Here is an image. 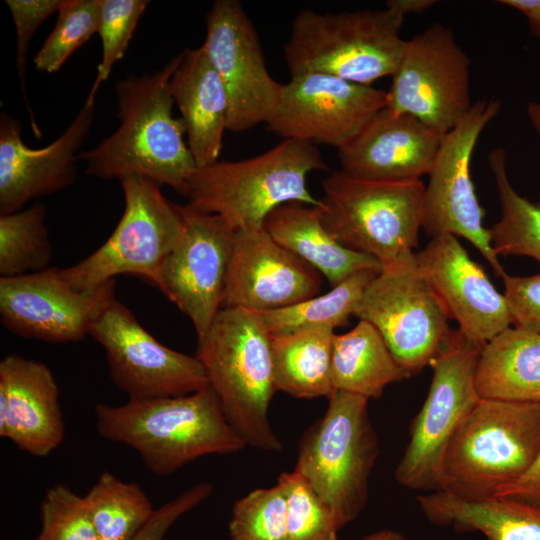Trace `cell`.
<instances>
[{
  "label": "cell",
  "instance_id": "obj_1",
  "mask_svg": "<svg viewBox=\"0 0 540 540\" xmlns=\"http://www.w3.org/2000/svg\"><path fill=\"white\" fill-rule=\"evenodd\" d=\"M182 52L152 74L130 75L116 84L119 127L94 149L80 153L86 173L102 179L130 175L168 185L184 195L196 164L183 120L173 115L170 79Z\"/></svg>",
  "mask_w": 540,
  "mask_h": 540
},
{
  "label": "cell",
  "instance_id": "obj_2",
  "mask_svg": "<svg viewBox=\"0 0 540 540\" xmlns=\"http://www.w3.org/2000/svg\"><path fill=\"white\" fill-rule=\"evenodd\" d=\"M98 434L135 450L156 475H169L211 454L247 444L229 423L210 385L191 394L95 406Z\"/></svg>",
  "mask_w": 540,
  "mask_h": 540
},
{
  "label": "cell",
  "instance_id": "obj_3",
  "mask_svg": "<svg viewBox=\"0 0 540 540\" xmlns=\"http://www.w3.org/2000/svg\"><path fill=\"white\" fill-rule=\"evenodd\" d=\"M315 170H327L316 145L284 139L252 158L196 167L184 196L190 207L220 216L234 231L261 229L268 214L285 203L322 206L306 185Z\"/></svg>",
  "mask_w": 540,
  "mask_h": 540
},
{
  "label": "cell",
  "instance_id": "obj_4",
  "mask_svg": "<svg viewBox=\"0 0 540 540\" xmlns=\"http://www.w3.org/2000/svg\"><path fill=\"white\" fill-rule=\"evenodd\" d=\"M195 356L245 443L269 452L282 450L268 416L276 392L271 336L258 313L222 307L209 330L197 338Z\"/></svg>",
  "mask_w": 540,
  "mask_h": 540
},
{
  "label": "cell",
  "instance_id": "obj_5",
  "mask_svg": "<svg viewBox=\"0 0 540 540\" xmlns=\"http://www.w3.org/2000/svg\"><path fill=\"white\" fill-rule=\"evenodd\" d=\"M540 452V402L480 398L452 438L439 489L464 499L496 497Z\"/></svg>",
  "mask_w": 540,
  "mask_h": 540
},
{
  "label": "cell",
  "instance_id": "obj_6",
  "mask_svg": "<svg viewBox=\"0 0 540 540\" xmlns=\"http://www.w3.org/2000/svg\"><path fill=\"white\" fill-rule=\"evenodd\" d=\"M404 18L387 8L337 13L301 10L284 46L291 76L322 73L366 86L392 76L406 44L400 36Z\"/></svg>",
  "mask_w": 540,
  "mask_h": 540
},
{
  "label": "cell",
  "instance_id": "obj_7",
  "mask_svg": "<svg viewBox=\"0 0 540 540\" xmlns=\"http://www.w3.org/2000/svg\"><path fill=\"white\" fill-rule=\"evenodd\" d=\"M368 399L333 390L324 415L302 435L294 471L326 504L341 529L365 508L379 444Z\"/></svg>",
  "mask_w": 540,
  "mask_h": 540
},
{
  "label": "cell",
  "instance_id": "obj_8",
  "mask_svg": "<svg viewBox=\"0 0 540 540\" xmlns=\"http://www.w3.org/2000/svg\"><path fill=\"white\" fill-rule=\"evenodd\" d=\"M321 218L343 246L383 266L414 253L423 221L425 185L356 178L342 170L322 180Z\"/></svg>",
  "mask_w": 540,
  "mask_h": 540
},
{
  "label": "cell",
  "instance_id": "obj_9",
  "mask_svg": "<svg viewBox=\"0 0 540 540\" xmlns=\"http://www.w3.org/2000/svg\"><path fill=\"white\" fill-rule=\"evenodd\" d=\"M120 182L124 211L113 233L88 257L61 269L76 290H93L120 274L155 284L159 268L182 234L181 205L169 201L159 184L137 175Z\"/></svg>",
  "mask_w": 540,
  "mask_h": 540
},
{
  "label": "cell",
  "instance_id": "obj_10",
  "mask_svg": "<svg viewBox=\"0 0 540 540\" xmlns=\"http://www.w3.org/2000/svg\"><path fill=\"white\" fill-rule=\"evenodd\" d=\"M355 316L379 331L411 375L431 366L454 331L450 314L420 273L414 253L382 267L365 289Z\"/></svg>",
  "mask_w": 540,
  "mask_h": 540
},
{
  "label": "cell",
  "instance_id": "obj_11",
  "mask_svg": "<svg viewBox=\"0 0 540 540\" xmlns=\"http://www.w3.org/2000/svg\"><path fill=\"white\" fill-rule=\"evenodd\" d=\"M481 349L456 329L431 364L433 376L427 397L411 423L409 442L395 469L396 481L405 488L439 489L445 452L480 400L476 369Z\"/></svg>",
  "mask_w": 540,
  "mask_h": 540
},
{
  "label": "cell",
  "instance_id": "obj_12",
  "mask_svg": "<svg viewBox=\"0 0 540 540\" xmlns=\"http://www.w3.org/2000/svg\"><path fill=\"white\" fill-rule=\"evenodd\" d=\"M500 109L496 98L478 99L443 135L425 185L422 228L431 238L450 234L467 239L502 278L506 272L492 249L489 229L483 225L484 210L470 172L479 136Z\"/></svg>",
  "mask_w": 540,
  "mask_h": 540
},
{
  "label": "cell",
  "instance_id": "obj_13",
  "mask_svg": "<svg viewBox=\"0 0 540 540\" xmlns=\"http://www.w3.org/2000/svg\"><path fill=\"white\" fill-rule=\"evenodd\" d=\"M470 64L451 28L433 23L406 41L387 107L446 134L473 104Z\"/></svg>",
  "mask_w": 540,
  "mask_h": 540
},
{
  "label": "cell",
  "instance_id": "obj_14",
  "mask_svg": "<svg viewBox=\"0 0 540 540\" xmlns=\"http://www.w3.org/2000/svg\"><path fill=\"white\" fill-rule=\"evenodd\" d=\"M201 46L226 90L227 130L239 133L267 124L280 102L283 83L267 71L257 31L240 1L213 3Z\"/></svg>",
  "mask_w": 540,
  "mask_h": 540
},
{
  "label": "cell",
  "instance_id": "obj_15",
  "mask_svg": "<svg viewBox=\"0 0 540 540\" xmlns=\"http://www.w3.org/2000/svg\"><path fill=\"white\" fill-rule=\"evenodd\" d=\"M89 335L103 347L110 377L129 400L182 396L209 385L196 356L161 344L117 299Z\"/></svg>",
  "mask_w": 540,
  "mask_h": 540
},
{
  "label": "cell",
  "instance_id": "obj_16",
  "mask_svg": "<svg viewBox=\"0 0 540 540\" xmlns=\"http://www.w3.org/2000/svg\"><path fill=\"white\" fill-rule=\"evenodd\" d=\"M387 105V91L328 74H298L283 84L267 130L283 140L340 149Z\"/></svg>",
  "mask_w": 540,
  "mask_h": 540
},
{
  "label": "cell",
  "instance_id": "obj_17",
  "mask_svg": "<svg viewBox=\"0 0 540 540\" xmlns=\"http://www.w3.org/2000/svg\"><path fill=\"white\" fill-rule=\"evenodd\" d=\"M182 234L159 268L155 285L192 322L197 338L223 305L235 233L220 216L181 205Z\"/></svg>",
  "mask_w": 540,
  "mask_h": 540
},
{
  "label": "cell",
  "instance_id": "obj_18",
  "mask_svg": "<svg viewBox=\"0 0 540 540\" xmlns=\"http://www.w3.org/2000/svg\"><path fill=\"white\" fill-rule=\"evenodd\" d=\"M115 279L87 291L73 288L61 269L0 278V315L13 334L46 342H79L116 300Z\"/></svg>",
  "mask_w": 540,
  "mask_h": 540
},
{
  "label": "cell",
  "instance_id": "obj_19",
  "mask_svg": "<svg viewBox=\"0 0 540 540\" xmlns=\"http://www.w3.org/2000/svg\"><path fill=\"white\" fill-rule=\"evenodd\" d=\"M321 287V274L263 228L236 231L222 307L276 310L319 295Z\"/></svg>",
  "mask_w": 540,
  "mask_h": 540
},
{
  "label": "cell",
  "instance_id": "obj_20",
  "mask_svg": "<svg viewBox=\"0 0 540 540\" xmlns=\"http://www.w3.org/2000/svg\"><path fill=\"white\" fill-rule=\"evenodd\" d=\"M414 258L420 273L467 339L483 346L510 327L504 294L494 287L482 266L469 257L456 236L432 237L414 253Z\"/></svg>",
  "mask_w": 540,
  "mask_h": 540
},
{
  "label": "cell",
  "instance_id": "obj_21",
  "mask_svg": "<svg viewBox=\"0 0 540 540\" xmlns=\"http://www.w3.org/2000/svg\"><path fill=\"white\" fill-rule=\"evenodd\" d=\"M95 97L88 95L67 129L41 149L26 146L21 123L0 117V215L20 211L32 199L57 192L76 179V151L92 126Z\"/></svg>",
  "mask_w": 540,
  "mask_h": 540
},
{
  "label": "cell",
  "instance_id": "obj_22",
  "mask_svg": "<svg viewBox=\"0 0 540 540\" xmlns=\"http://www.w3.org/2000/svg\"><path fill=\"white\" fill-rule=\"evenodd\" d=\"M443 135L418 118L380 110L338 149L341 170L373 181H417L428 175Z\"/></svg>",
  "mask_w": 540,
  "mask_h": 540
},
{
  "label": "cell",
  "instance_id": "obj_23",
  "mask_svg": "<svg viewBox=\"0 0 540 540\" xmlns=\"http://www.w3.org/2000/svg\"><path fill=\"white\" fill-rule=\"evenodd\" d=\"M59 388L49 367L10 354L0 362V436L20 450L46 457L62 443Z\"/></svg>",
  "mask_w": 540,
  "mask_h": 540
},
{
  "label": "cell",
  "instance_id": "obj_24",
  "mask_svg": "<svg viewBox=\"0 0 540 540\" xmlns=\"http://www.w3.org/2000/svg\"><path fill=\"white\" fill-rule=\"evenodd\" d=\"M170 91L183 120L196 167L219 161L227 130L228 98L202 46L182 51L170 79Z\"/></svg>",
  "mask_w": 540,
  "mask_h": 540
},
{
  "label": "cell",
  "instance_id": "obj_25",
  "mask_svg": "<svg viewBox=\"0 0 540 540\" xmlns=\"http://www.w3.org/2000/svg\"><path fill=\"white\" fill-rule=\"evenodd\" d=\"M263 229L282 247L314 267L332 287L357 271L382 270L376 258L346 248L326 230L320 207L285 203L268 214Z\"/></svg>",
  "mask_w": 540,
  "mask_h": 540
},
{
  "label": "cell",
  "instance_id": "obj_26",
  "mask_svg": "<svg viewBox=\"0 0 540 540\" xmlns=\"http://www.w3.org/2000/svg\"><path fill=\"white\" fill-rule=\"evenodd\" d=\"M418 505L435 525L459 532H480L486 540H540V508L491 497L464 499L437 490L417 497Z\"/></svg>",
  "mask_w": 540,
  "mask_h": 540
},
{
  "label": "cell",
  "instance_id": "obj_27",
  "mask_svg": "<svg viewBox=\"0 0 540 540\" xmlns=\"http://www.w3.org/2000/svg\"><path fill=\"white\" fill-rule=\"evenodd\" d=\"M476 388L480 398L540 402V334L509 327L483 345Z\"/></svg>",
  "mask_w": 540,
  "mask_h": 540
},
{
  "label": "cell",
  "instance_id": "obj_28",
  "mask_svg": "<svg viewBox=\"0 0 540 540\" xmlns=\"http://www.w3.org/2000/svg\"><path fill=\"white\" fill-rule=\"evenodd\" d=\"M410 376L371 323L359 320L347 333L334 335L331 357L333 390L368 400L378 399L389 384Z\"/></svg>",
  "mask_w": 540,
  "mask_h": 540
},
{
  "label": "cell",
  "instance_id": "obj_29",
  "mask_svg": "<svg viewBox=\"0 0 540 540\" xmlns=\"http://www.w3.org/2000/svg\"><path fill=\"white\" fill-rule=\"evenodd\" d=\"M334 328L308 327L271 337L276 391L295 398L329 397Z\"/></svg>",
  "mask_w": 540,
  "mask_h": 540
},
{
  "label": "cell",
  "instance_id": "obj_30",
  "mask_svg": "<svg viewBox=\"0 0 540 540\" xmlns=\"http://www.w3.org/2000/svg\"><path fill=\"white\" fill-rule=\"evenodd\" d=\"M379 274L364 269L355 272L322 295L271 311L257 312L271 337L315 326L332 328L348 324L368 284Z\"/></svg>",
  "mask_w": 540,
  "mask_h": 540
},
{
  "label": "cell",
  "instance_id": "obj_31",
  "mask_svg": "<svg viewBox=\"0 0 540 540\" xmlns=\"http://www.w3.org/2000/svg\"><path fill=\"white\" fill-rule=\"evenodd\" d=\"M501 207L500 219L489 228L493 251L498 255H519L540 263V200L521 196L509 181L504 148L488 156Z\"/></svg>",
  "mask_w": 540,
  "mask_h": 540
},
{
  "label": "cell",
  "instance_id": "obj_32",
  "mask_svg": "<svg viewBox=\"0 0 540 540\" xmlns=\"http://www.w3.org/2000/svg\"><path fill=\"white\" fill-rule=\"evenodd\" d=\"M83 498L100 540H132L155 512L138 484L108 471Z\"/></svg>",
  "mask_w": 540,
  "mask_h": 540
},
{
  "label": "cell",
  "instance_id": "obj_33",
  "mask_svg": "<svg viewBox=\"0 0 540 540\" xmlns=\"http://www.w3.org/2000/svg\"><path fill=\"white\" fill-rule=\"evenodd\" d=\"M42 203L0 215V274L14 277L48 268L52 245Z\"/></svg>",
  "mask_w": 540,
  "mask_h": 540
},
{
  "label": "cell",
  "instance_id": "obj_34",
  "mask_svg": "<svg viewBox=\"0 0 540 540\" xmlns=\"http://www.w3.org/2000/svg\"><path fill=\"white\" fill-rule=\"evenodd\" d=\"M102 0H62L56 24L33 58L38 71H58L98 32Z\"/></svg>",
  "mask_w": 540,
  "mask_h": 540
},
{
  "label": "cell",
  "instance_id": "obj_35",
  "mask_svg": "<svg viewBox=\"0 0 540 540\" xmlns=\"http://www.w3.org/2000/svg\"><path fill=\"white\" fill-rule=\"evenodd\" d=\"M230 540H287V497L279 482L237 500L228 525Z\"/></svg>",
  "mask_w": 540,
  "mask_h": 540
},
{
  "label": "cell",
  "instance_id": "obj_36",
  "mask_svg": "<svg viewBox=\"0 0 540 540\" xmlns=\"http://www.w3.org/2000/svg\"><path fill=\"white\" fill-rule=\"evenodd\" d=\"M277 482L287 497V540H338L334 514L298 473L283 472Z\"/></svg>",
  "mask_w": 540,
  "mask_h": 540
},
{
  "label": "cell",
  "instance_id": "obj_37",
  "mask_svg": "<svg viewBox=\"0 0 540 540\" xmlns=\"http://www.w3.org/2000/svg\"><path fill=\"white\" fill-rule=\"evenodd\" d=\"M148 5L147 0H102L97 32L102 43V58L88 95L95 97L115 63L124 57Z\"/></svg>",
  "mask_w": 540,
  "mask_h": 540
},
{
  "label": "cell",
  "instance_id": "obj_38",
  "mask_svg": "<svg viewBox=\"0 0 540 540\" xmlns=\"http://www.w3.org/2000/svg\"><path fill=\"white\" fill-rule=\"evenodd\" d=\"M40 540H100L83 496L58 483L42 500Z\"/></svg>",
  "mask_w": 540,
  "mask_h": 540
},
{
  "label": "cell",
  "instance_id": "obj_39",
  "mask_svg": "<svg viewBox=\"0 0 540 540\" xmlns=\"http://www.w3.org/2000/svg\"><path fill=\"white\" fill-rule=\"evenodd\" d=\"M62 0H6L16 30V67L21 84L22 95L28 107L31 127L40 137V129L26 96L25 78L27 54L30 41L37 29L53 13L57 12Z\"/></svg>",
  "mask_w": 540,
  "mask_h": 540
},
{
  "label": "cell",
  "instance_id": "obj_40",
  "mask_svg": "<svg viewBox=\"0 0 540 540\" xmlns=\"http://www.w3.org/2000/svg\"><path fill=\"white\" fill-rule=\"evenodd\" d=\"M512 325L540 334V272L529 276L502 277Z\"/></svg>",
  "mask_w": 540,
  "mask_h": 540
},
{
  "label": "cell",
  "instance_id": "obj_41",
  "mask_svg": "<svg viewBox=\"0 0 540 540\" xmlns=\"http://www.w3.org/2000/svg\"><path fill=\"white\" fill-rule=\"evenodd\" d=\"M213 485L202 482L191 486L174 499L155 509L148 523L132 540H163L170 527L185 513L206 500Z\"/></svg>",
  "mask_w": 540,
  "mask_h": 540
},
{
  "label": "cell",
  "instance_id": "obj_42",
  "mask_svg": "<svg viewBox=\"0 0 540 540\" xmlns=\"http://www.w3.org/2000/svg\"><path fill=\"white\" fill-rule=\"evenodd\" d=\"M496 497L540 508V452L524 475Z\"/></svg>",
  "mask_w": 540,
  "mask_h": 540
},
{
  "label": "cell",
  "instance_id": "obj_43",
  "mask_svg": "<svg viewBox=\"0 0 540 540\" xmlns=\"http://www.w3.org/2000/svg\"><path fill=\"white\" fill-rule=\"evenodd\" d=\"M437 3L435 0H389L386 8L405 17L407 14H419Z\"/></svg>",
  "mask_w": 540,
  "mask_h": 540
},
{
  "label": "cell",
  "instance_id": "obj_44",
  "mask_svg": "<svg viewBox=\"0 0 540 540\" xmlns=\"http://www.w3.org/2000/svg\"><path fill=\"white\" fill-rule=\"evenodd\" d=\"M498 3L520 11L527 19L540 12V0H500Z\"/></svg>",
  "mask_w": 540,
  "mask_h": 540
},
{
  "label": "cell",
  "instance_id": "obj_45",
  "mask_svg": "<svg viewBox=\"0 0 540 540\" xmlns=\"http://www.w3.org/2000/svg\"><path fill=\"white\" fill-rule=\"evenodd\" d=\"M362 540H408L403 534L392 529H382L365 536Z\"/></svg>",
  "mask_w": 540,
  "mask_h": 540
},
{
  "label": "cell",
  "instance_id": "obj_46",
  "mask_svg": "<svg viewBox=\"0 0 540 540\" xmlns=\"http://www.w3.org/2000/svg\"><path fill=\"white\" fill-rule=\"evenodd\" d=\"M526 112L531 125L540 135V102H529Z\"/></svg>",
  "mask_w": 540,
  "mask_h": 540
},
{
  "label": "cell",
  "instance_id": "obj_47",
  "mask_svg": "<svg viewBox=\"0 0 540 540\" xmlns=\"http://www.w3.org/2000/svg\"><path fill=\"white\" fill-rule=\"evenodd\" d=\"M527 20L532 34L540 39V12Z\"/></svg>",
  "mask_w": 540,
  "mask_h": 540
},
{
  "label": "cell",
  "instance_id": "obj_48",
  "mask_svg": "<svg viewBox=\"0 0 540 540\" xmlns=\"http://www.w3.org/2000/svg\"><path fill=\"white\" fill-rule=\"evenodd\" d=\"M23 540H40L38 537L36 538H33V539H23Z\"/></svg>",
  "mask_w": 540,
  "mask_h": 540
}]
</instances>
